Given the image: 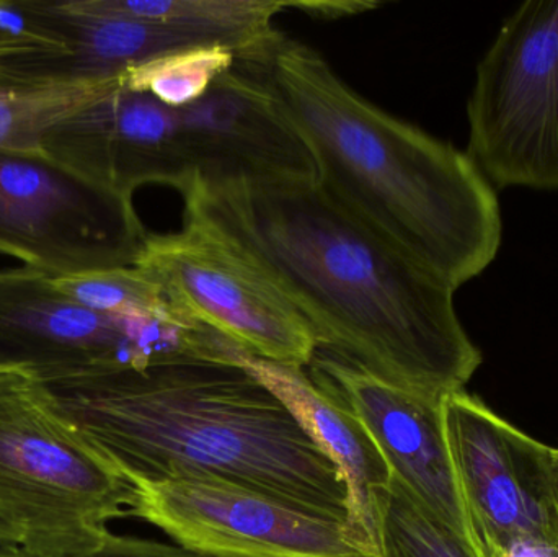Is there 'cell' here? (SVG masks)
Listing matches in <instances>:
<instances>
[{"mask_svg": "<svg viewBox=\"0 0 558 557\" xmlns=\"http://www.w3.org/2000/svg\"><path fill=\"white\" fill-rule=\"evenodd\" d=\"M136 267L173 310L252 355L307 368L317 340L301 314L228 242L185 221L182 231L147 235Z\"/></svg>", "mask_w": 558, "mask_h": 557, "instance_id": "obj_8", "label": "cell"}, {"mask_svg": "<svg viewBox=\"0 0 558 557\" xmlns=\"http://www.w3.org/2000/svg\"><path fill=\"white\" fill-rule=\"evenodd\" d=\"M0 557H32L26 553L20 552L16 548H10V546L0 545Z\"/></svg>", "mask_w": 558, "mask_h": 557, "instance_id": "obj_26", "label": "cell"}, {"mask_svg": "<svg viewBox=\"0 0 558 557\" xmlns=\"http://www.w3.org/2000/svg\"><path fill=\"white\" fill-rule=\"evenodd\" d=\"M147 235L133 198L48 154L0 149V254L71 277L134 267Z\"/></svg>", "mask_w": 558, "mask_h": 557, "instance_id": "obj_7", "label": "cell"}, {"mask_svg": "<svg viewBox=\"0 0 558 557\" xmlns=\"http://www.w3.org/2000/svg\"><path fill=\"white\" fill-rule=\"evenodd\" d=\"M41 153L128 198L150 183L173 186L183 195L195 182L182 108L131 90L120 77L52 128Z\"/></svg>", "mask_w": 558, "mask_h": 557, "instance_id": "obj_12", "label": "cell"}, {"mask_svg": "<svg viewBox=\"0 0 558 557\" xmlns=\"http://www.w3.org/2000/svg\"><path fill=\"white\" fill-rule=\"evenodd\" d=\"M33 35L59 51L0 59L9 85L108 81L198 43L157 22L72 12L62 2H13Z\"/></svg>", "mask_w": 558, "mask_h": 557, "instance_id": "obj_14", "label": "cell"}, {"mask_svg": "<svg viewBox=\"0 0 558 557\" xmlns=\"http://www.w3.org/2000/svg\"><path fill=\"white\" fill-rule=\"evenodd\" d=\"M226 359L264 383L333 461L347 487L348 530L367 555L379 557L376 500L389 489L392 473L361 422L325 395L305 368L260 359L234 342H229Z\"/></svg>", "mask_w": 558, "mask_h": 557, "instance_id": "obj_15", "label": "cell"}, {"mask_svg": "<svg viewBox=\"0 0 558 557\" xmlns=\"http://www.w3.org/2000/svg\"><path fill=\"white\" fill-rule=\"evenodd\" d=\"M52 281L69 300L105 316H160L175 311L159 284L136 265L85 271Z\"/></svg>", "mask_w": 558, "mask_h": 557, "instance_id": "obj_20", "label": "cell"}, {"mask_svg": "<svg viewBox=\"0 0 558 557\" xmlns=\"http://www.w3.org/2000/svg\"><path fill=\"white\" fill-rule=\"evenodd\" d=\"M195 180L315 177L307 147L252 62L238 59L208 94L182 108Z\"/></svg>", "mask_w": 558, "mask_h": 557, "instance_id": "obj_13", "label": "cell"}, {"mask_svg": "<svg viewBox=\"0 0 558 557\" xmlns=\"http://www.w3.org/2000/svg\"><path fill=\"white\" fill-rule=\"evenodd\" d=\"M90 557H218L193 552L180 545L156 542V540L121 536L110 533L105 545Z\"/></svg>", "mask_w": 558, "mask_h": 557, "instance_id": "obj_22", "label": "cell"}, {"mask_svg": "<svg viewBox=\"0 0 558 557\" xmlns=\"http://www.w3.org/2000/svg\"><path fill=\"white\" fill-rule=\"evenodd\" d=\"M5 85L9 84H7L5 77H3L2 71H0V87H5Z\"/></svg>", "mask_w": 558, "mask_h": 557, "instance_id": "obj_27", "label": "cell"}, {"mask_svg": "<svg viewBox=\"0 0 558 557\" xmlns=\"http://www.w3.org/2000/svg\"><path fill=\"white\" fill-rule=\"evenodd\" d=\"M468 154L495 190H558V0L501 26L468 101Z\"/></svg>", "mask_w": 558, "mask_h": 557, "instance_id": "obj_6", "label": "cell"}, {"mask_svg": "<svg viewBox=\"0 0 558 557\" xmlns=\"http://www.w3.org/2000/svg\"><path fill=\"white\" fill-rule=\"evenodd\" d=\"M239 56L219 46L180 49L150 59L120 75L131 90L150 95L169 108L190 107L202 100L221 75L234 69Z\"/></svg>", "mask_w": 558, "mask_h": 557, "instance_id": "obj_19", "label": "cell"}, {"mask_svg": "<svg viewBox=\"0 0 558 557\" xmlns=\"http://www.w3.org/2000/svg\"><path fill=\"white\" fill-rule=\"evenodd\" d=\"M478 557H558V546L536 536H511L487 546Z\"/></svg>", "mask_w": 558, "mask_h": 557, "instance_id": "obj_23", "label": "cell"}, {"mask_svg": "<svg viewBox=\"0 0 558 557\" xmlns=\"http://www.w3.org/2000/svg\"><path fill=\"white\" fill-rule=\"evenodd\" d=\"M41 385L124 480L225 481L347 523L333 461L238 363L180 359Z\"/></svg>", "mask_w": 558, "mask_h": 557, "instance_id": "obj_2", "label": "cell"}, {"mask_svg": "<svg viewBox=\"0 0 558 557\" xmlns=\"http://www.w3.org/2000/svg\"><path fill=\"white\" fill-rule=\"evenodd\" d=\"M315 166L318 185L361 225L452 290L497 258V190L468 153L380 110L305 43L248 59Z\"/></svg>", "mask_w": 558, "mask_h": 557, "instance_id": "obj_3", "label": "cell"}, {"mask_svg": "<svg viewBox=\"0 0 558 557\" xmlns=\"http://www.w3.org/2000/svg\"><path fill=\"white\" fill-rule=\"evenodd\" d=\"M62 5L90 15L126 16L170 26L199 46L252 58L282 35L274 20L288 0H71Z\"/></svg>", "mask_w": 558, "mask_h": 557, "instance_id": "obj_16", "label": "cell"}, {"mask_svg": "<svg viewBox=\"0 0 558 557\" xmlns=\"http://www.w3.org/2000/svg\"><path fill=\"white\" fill-rule=\"evenodd\" d=\"M131 500V484L41 383L0 372V545L32 557L94 556Z\"/></svg>", "mask_w": 558, "mask_h": 557, "instance_id": "obj_4", "label": "cell"}, {"mask_svg": "<svg viewBox=\"0 0 558 557\" xmlns=\"http://www.w3.org/2000/svg\"><path fill=\"white\" fill-rule=\"evenodd\" d=\"M307 370L325 395L361 422L392 476L420 506L472 546L442 404L423 401L318 347Z\"/></svg>", "mask_w": 558, "mask_h": 557, "instance_id": "obj_11", "label": "cell"}, {"mask_svg": "<svg viewBox=\"0 0 558 557\" xmlns=\"http://www.w3.org/2000/svg\"><path fill=\"white\" fill-rule=\"evenodd\" d=\"M218 339L179 311L105 316L69 300L41 271L0 270V372L52 383L180 359L216 360Z\"/></svg>", "mask_w": 558, "mask_h": 557, "instance_id": "obj_5", "label": "cell"}, {"mask_svg": "<svg viewBox=\"0 0 558 557\" xmlns=\"http://www.w3.org/2000/svg\"><path fill=\"white\" fill-rule=\"evenodd\" d=\"M553 480L554 493H556V500L558 507V448H553Z\"/></svg>", "mask_w": 558, "mask_h": 557, "instance_id": "obj_25", "label": "cell"}, {"mask_svg": "<svg viewBox=\"0 0 558 557\" xmlns=\"http://www.w3.org/2000/svg\"><path fill=\"white\" fill-rule=\"evenodd\" d=\"M379 3L374 2H292L288 0V9H298L307 15L322 16V19H337V16L356 15V13L367 12L376 9Z\"/></svg>", "mask_w": 558, "mask_h": 557, "instance_id": "obj_24", "label": "cell"}, {"mask_svg": "<svg viewBox=\"0 0 558 557\" xmlns=\"http://www.w3.org/2000/svg\"><path fill=\"white\" fill-rule=\"evenodd\" d=\"M185 221L228 242L328 350L423 401L464 391L484 356L452 288L341 208L315 177L195 180Z\"/></svg>", "mask_w": 558, "mask_h": 557, "instance_id": "obj_1", "label": "cell"}, {"mask_svg": "<svg viewBox=\"0 0 558 557\" xmlns=\"http://www.w3.org/2000/svg\"><path fill=\"white\" fill-rule=\"evenodd\" d=\"M113 81L0 87V149L41 153L49 131L100 97Z\"/></svg>", "mask_w": 558, "mask_h": 557, "instance_id": "obj_17", "label": "cell"}, {"mask_svg": "<svg viewBox=\"0 0 558 557\" xmlns=\"http://www.w3.org/2000/svg\"><path fill=\"white\" fill-rule=\"evenodd\" d=\"M379 557H478L392 476L376 500Z\"/></svg>", "mask_w": 558, "mask_h": 557, "instance_id": "obj_18", "label": "cell"}, {"mask_svg": "<svg viewBox=\"0 0 558 557\" xmlns=\"http://www.w3.org/2000/svg\"><path fill=\"white\" fill-rule=\"evenodd\" d=\"M48 51L59 49L26 28L13 2H0V59Z\"/></svg>", "mask_w": 558, "mask_h": 557, "instance_id": "obj_21", "label": "cell"}, {"mask_svg": "<svg viewBox=\"0 0 558 557\" xmlns=\"http://www.w3.org/2000/svg\"><path fill=\"white\" fill-rule=\"evenodd\" d=\"M128 517L162 530L175 545L218 557H371L347 523L277 497L205 477L126 480Z\"/></svg>", "mask_w": 558, "mask_h": 557, "instance_id": "obj_9", "label": "cell"}, {"mask_svg": "<svg viewBox=\"0 0 558 557\" xmlns=\"http://www.w3.org/2000/svg\"><path fill=\"white\" fill-rule=\"evenodd\" d=\"M442 419L477 556L511 536L558 546L553 448L465 391L442 401Z\"/></svg>", "mask_w": 558, "mask_h": 557, "instance_id": "obj_10", "label": "cell"}]
</instances>
